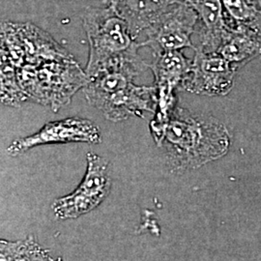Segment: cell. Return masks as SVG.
Masks as SVG:
<instances>
[{"label": "cell", "instance_id": "cell-11", "mask_svg": "<svg viewBox=\"0 0 261 261\" xmlns=\"http://www.w3.org/2000/svg\"><path fill=\"white\" fill-rule=\"evenodd\" d=\"M25 55V65L71 57L46 31L30 22H13Z\"/></svg>", "mask_w": 261, "mask_h": 261}, {"label": "cell", "instance_id": "cell-10", "mask_svg": "<svg viewBox=\"0 0 261 261\" xmlns=\"http://www.w3.org/2000/svg\"><path fill=\"white\" fill-rule=\"evenodd\" d=\"M180 0H109V6L124 19L136 39Z\"/></svg>", "mask_w": 261, "mask_h": 261}, {"label": "cell", "instance_id": "cell-12", "mask_svg": "<svg viewBox=\"0 0 261 261\" xmlns=\"http://www.w3.org/2000/svg\"><path fill=\"white\" fill-rule=\"evenodd\" d=\"M196 10L200 22V41L196 48L217 53L228 31L221 0H186ZM195 48V49H196Z\"/></svg>", "mask_w": 261, "mask_h": 261}, {"label": "cell", "instance_id": "cell-8", "mask_svg": "<svg viewBox=\"0 0 261 261\" xmlns=\"http://www.w3.org/2000/svg\"><path fill=\"white\" fill-rule=\"evenodd\" d=\"M101 141L102 135L98 125L88 119L70 117L48 122L37 133L14 140L7 148V153L15 157L40 145L72 142L96 144Z\"/></svg>", "mask_w": 261, "mask_h": 261}, {"label": "cell", "instance_id": "cell-5", "mask_svg": "<svg viewBox=\"0 0 261 261\" xmlns=\"http://www.w3.org/2000/svg\"><path fill=\"white\" fill-rule=\"evenodd\" d=\"M112 185L109 161L89 152L83 181L73 193L56 199L53 203L54 213L59 220L75 219L86 214L103 202Z\"/></svg>", "mask_w": 261, "mask_h": 261}, {"label": "cell", "instance_id": "cell-6", "mask_svg": "<svg viewBox=\"0 0 261 261\" xmlns=\"http://www.w3.org/2000/svg\"><path fill=\"white\" fill-rule=\"evenodd\" d=\"M197 22L196 10L186 0H180L142 34L145 40L140 43L141 47H150L155 56L186 47L195 48L191 37Z\"/></svg>", "mask_w": 261, "mask_h": 261}, {"label": "cell", "instance_id": "cell-16", "mask_svg": "<svg viewBox=\"0 0 261 261\" xmlns=\"http://www.w3.org/2000/svg\"><path fill=\"white\" fill-rule=\"evenodd\" d=\"M0 65L1 103L3 106L19 108L28 99L19 84L18 69L5 59H1Z\"/></svg>", "mask_w": 261, "mask_h": 261}, {"label": "cell", "instance_id": "cell-13", "mask_svg": "<svg viewBox=\"0 0 261 261\" xmlns=\"http://www.w3.org/2000/svg\"><path fill=\"white\" fill-rule=\"evenodd\" d=\"M217 53L237 70L261 56V35L246 29L229 28Z\"/></svg>", "mask_w": 261, "mask_h": 261}, {"label": "cell", "instance_id": "cell-14", "mask_svg": "<svg viewBox=\"0 0 261 261\" xmlns=\"http://www.w3.org/2000/svg\"><path fill=\"white\" fill-rule=\"evenodd\" d=\"M228 28L261 35V0H221Z\"/></svg>", "mask_w": 261, "mask_h": 261}, {"label": "cell", "instance_id": "cell-4", "mask_svg": "<svg viewBox=\"0 0 261 261\" xmlns=\"http://www.w3.org/2000/svg\"><path fill=\"white\" fill-rule=\"evenodd\" d=\"M19 84L28 101L57 112L71 102L88 83V76L74 56L24 65L18 69Z\"/></svg>", "mask_w": 261, "mask_h": 261}, {"label": "cell", "instance_id": "cell-2", "mask_svg": "<svg viewBox=\"0 0 261 261\" xmlns=\"http://www.w3.org/2000/svg\"><path fill=\"white\" fill-rule=\"evenodd\" d=\"M147 64H127L105 69L88 79L84 87L87 102L103 112L112 122L143 117L155 112L157 92L155 86H140L134 79Z\"/></svg>", "mask_w": 261, "mask_h": 261}, {"label": "cell", "instance_id": "cell-9", "mask_svg": "<svg viewBox=\"0 0 261 261\" xmlns=\"http://www.w3.org/2000/svg\"><path fill=\"white\" fill-rule=\"evenodd\" d=\"M236 69L218 53H205L196 48L195 58L182 88L202 96H224L234 84Z\"/></svg>", "mask_w": 261, "mask_h": 261}, {"label": "cell", "instance_id": "cell-1", "mask_svg": "<svg viewBox=\"0 0 261 261\" xmlns=\"http://www.w3.org/2000/svg\"><path fill=\"white\" fill-rule=\"evenodd\" d=\"M164 150L168 166L173 170L196 169L222 158L230 144L224 124L211 116L193 114L176 107L168 121L151 133Z\"/></svg>", "mask_w": 261, "mask_h": 261}, {"label": "cell", "instance_id": "cell-7", "mask_svg": "<svg viewBox=\"0 0 261 261\" xmlns=\"http://www.w3.org/2000/svg\"><path fill=\"white\" fill-rule=\"evenodd\" d=\"M155 76L157 92V108L153 120L150 122V132L162 128L168 121L175 106V91L182 87L189 75L192 61L181 50L168 51L156 56L155 61L148 65Z\"/></svg>", "mask_w": 261, "mask_h": 261}, {"label": "cell", "instance_id": "cell-15", "mask_svg": "<svg viewBox=\"0 0 261 261\" xmlns=\"http://www.w3.org/2000/svg\"><path fill=\"white\" fill-rule=\"evenodd\" d=\"M0 261H57L47 250H45L34 237L28 236L24 240L10 242L0 241Z\"/></svg>", "mask_w": 261, "mask_h": 261}, {"label": "cell", "instance_id": "cell-3", "mask_svg": "<svg viewBox=\"0 0 261 261\" xmlns=\"http://www.w3.org/2000/svg\"><path fill=\"white\" fill-rule=\"evenodd\" d=\"M83 24L89 43L85 68L88 79L108 68L144 64L138 53L141 44L132 35L128 23L110 6L87 8Z\"/></svg>", "mask_w": 261, "mask_h": 261}, {"label": "cell", "instance_id": "cell-17", "mask_svg": "<svg viewBox=\"0 0 261 261\" xmlns=\"http://www.w3.org/2000/svg\"><path fill=\"white\" fill-rule=\"evenodd\" d=\"M57 261H61V258H58V259H57Z\"/></svg>", "mask_w": 261, "mask_h": 261}]
</instances>
